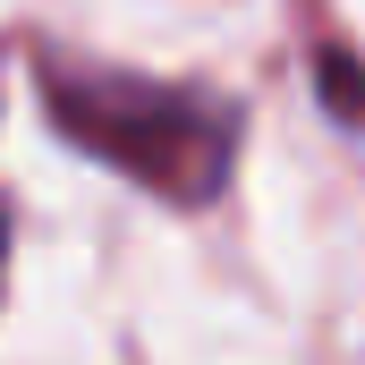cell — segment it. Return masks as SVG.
Instances as JSON below:
<instances>
[{"instance_id": "1", "label": "cell", "mask_w": 365, "mask_h": 365, "mask_svg": "<svg viewBox=\"0 0 365 365\" xmlns=\"http://www.w3.org/2000/svg\"><path fill=\"white\" fill-rule=\"evenodd\" d=\"M34 86H43V119L110 162L119 179H136L162 204H212L238 162V110L221 93L162 86V77H128V68H93L68 51H34Z\"/></svg>"}, {"instance_id": "2", "label": "cell", "mask_w": 365, "mask_h": 365, "mask_svg": "<svg viewBox=\"0 0 365 365\" xmlns=\"http://www.w3.org/2000/svg\"><path fill=\"white\" fill-rule=\"evenodd\" d=\"M314 86H323V110L340 119V128H365V68L349 60V51H314Z\"/></svg>"}, {"instance_id": "3", "label": "cell", "mask_w": 365, "mask_h": 365, "mask_svg": "<svg viewBox=\"0 0 365 365\" xmlns=\"http://www.w3.org/2000/svg\"><path fill=\"white\" fill-rule=\"evenodd\" d=\"M0 280H9V212H0Z\"/></svg>"}]
</instances>
